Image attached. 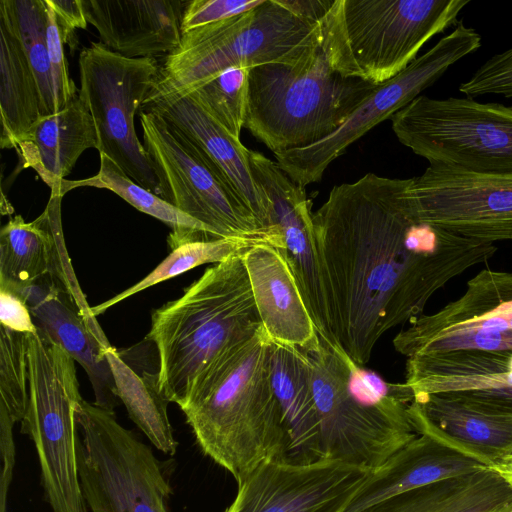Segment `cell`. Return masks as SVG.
<instances>
[{
	"label": "cell",
	"mask_w": 512,
	"mask_h": 512,
	"mask_svg": "<svg viewBox=\"0 0 512 512\" xmlns=\"http://www.w3.org/2000/svg\"><path fill=\"white\" fill-rule=\"evenodd\" d=\"M410 194L424 222L485 243L512 240V174L429 163Z\"/></svg>",
	"instance_id": "cell-15"
},
{
	"label": "cell",
	"mask_w": 512,
	"mask_h": 512,
	"mask_svg": "<svg viewBox=\"0 0 512 512\" xmlns=\"http://www.w3.org/2000/svg\"><path fill=\"white\" fill-rule=\"evenodd\" d=\"M393 345L407 358L455 350H512V272L481 270L462 296L409 321Z\"/></svg>",
	"instance_id": "cell-14"
},
{
	"label": "cell",
	"mask_w": 512,
	"mask_h": 512,
	"mask_svg": "<svg viewBox=\"0 0 512 512\" xmlns=\"http://www.w3.org/2000/svg\"><path fill=\"white\" fill-rule=\"evenodd\" d=\"M255 244L257 243L240 238H219L179 245L172 249L171 253L141 281L114 297L92 306L91 312L97 317L115 304L149 287L176 277L197 266L223 262Z\"/></svg>",
	"instance_id": "cell-33"
},
{
	"label": "cell",
	"mask_w": 512,
	"mask_h": 512,
	"mask_svg": "<svg viewBox=\"0 0 512 512\" xmlns=\"http://www.w3.org/2000/svg\"><path fill=\"white\" fill-rule=\"evenodd\" d=\"M0 325L25 334L38 330L23 299L5 289H0Z\"/></svg>",
	"instance_id": "cell-39"
},
{
	"label": "cell",
	"mask_w": 512,
	"mask_h": 512,
	"mask_svg": "<svg viewBox=\"0 0 512 512\" xmlns=\"http://www.w3.org/2000/svg\"><path fill=\"white\" fill-rule=\"evenodd\" d=\"M322 0H264L251 11L181 34L145 102L190 94L225 70L288 62L321 40Z\"/></svg>",
	"instance_id": "cell-4"
},
{
	"label": "cell",
	"mask_w": 512,
	"mask_h": 512,
	"mask_svg": "<svg viewBox=\"0 0 512 512\" xmlns=\"http://www.w3.org/2000/svg\"><path fill=\"white\" fill-rule=\"evenodd\" d=\"M417 435L372 471L341 512H360L396 495L487 466L477 455L418 430Z\"/></svg>",
	"instance_id": "cell-21"
},
{
	"label": "cell",
	"mask_w": 512,
	"mask_h": 512,
	"mask_svg": "<svg viewBox=\"0 0 512 512\" xmlns=\"http://www.w3.org/2000/svg\"><path fill=\"white\" fill-rule=\"evenodd\" d=\"M411 182L367 173L334 186L313 213L337 343L362 366L384 333L419 317L437 290L497 251L419 219Z\"/></svg>",
	"instance_id": "cell-1"
},
{
	"label": "cell",
	"mask_w": 512,
	"mask_h": 512,
	"mask_svg": "<svg viewBox=\"0 0 512 512\" xmlns=\"http://www.w3.org/2000/svg\"><path fill=\"white\" fill-rule=\"evenodd\" d=\"M0 113L2 149H14L42 117L36 79L18 39L0 24Z\"/></svg>",
	"instance_id": "cell-29"
},
{
	"label": "cell",
	"mask_w": 512,
	"mask_h": 512,
	"mask_svg": "<svg viewBox=\"0 0 512 512\" xmlns=\"http://www.w3.org/2000/svg\"><path fill=\"white\" fill-rule=\"evenodd\" d=\"M242 257L262 326L271 340L305 352L318 350L321 336L281 251L260 243Z\"/></svg>",
	"instance_id": "cell-22"
},
{
	"label": "cell",
	"mask_w": 512,
	"mask_h": 512,
	"mask_svg": "<svg viewBox=\"0 0 512 512\" xmlns=\"http://www.w3.org/2000/svg\"><path fill=\"white\" fill-rule=\"evenodd\" d=\"M481 47V35L461 20L432 48L393 78L380 83L332 134L312 145L274 153L277 165L298 185L318 182L332 161L380 122L408 105L453 64Z\"/></svg>",
	"instance_id": "cell-13"
},
{
	"label": "cell",
	"mask_w": 512,
	"mask_h": 512,
	"mask_svg": "<svg viewBox=\"0 0 512 512\" xmlns=\"http://www.w3.org/2000/svg\"><path fill=\"white\" fill-rule=\"evenodd\" d=\"M271 349L262 326L224 350L178 405L201 451L237 484L266 461H287L289 436L272 386Z\"/></svg>",
	"instance_id": "cell-2"
},
{
	"label": "cell",
	"mask_w": 512,
	"mask_h": 512,
	"mask_svg": "<svg viewBox=\"0 0 512 512\" xmlns=\"http://www.w3.org/2000/svg\"><path fill=\"white\" fill-rule=\"evenodd\" d=\"M264 0H191L185 3L181 34L253 10Z\"/></svg>",
	"instance_id": "cell-38"
},
{
	"label": "cell",
	"mask_w": 512,
	"mask_h": 512,
	"mask_svg": "<svg viewBox=\"0 0 512 512\" xmlns=\"http://www.w3.org/2000/svg\"><path fill=\"white\" fill-rule=\"evenodd\" d=\"M45 3L47 7V46L58 112L78 95L76 84L68 71V63L64 52V45L66 44L64 35L54 12L46 0Z\"/></svg>",
	"instance_id": "cell-37"
},
{
	"label": "cell",
	"mask_w": 512,
	"mask_h": 512,
	"mask_svg": "<svg viewBox=\"0 0 512 512\" xmlns=\"http://www.w3.org/2000/svg\"><path fill=\"white\" fill-rule=\"evenodd\" d=\"M249 70L245 66L231 67L190 93L213 119L237 139H240L245 125Z\"/></svg>",
	"instance_id": "cell-34"
},
{
	"label": "cell",
	"mask_w": 512,
	"mask_h": 512,
	"mask_svg": "<svg viewBox=\"0 0 512 512\" xmlns=\"http://www.w3.org/2000/svg\"><path fill=\"white\" fill-rule=\"evenodd\" d=\"M0 24L21 44L36 79L42 116L57 112L47 46L45 0H1Z\"/></svg>",
	"instance_id": "cell-32"
},
{
	"label": "cell",
	"mask_w": 512,
	"mask_h": 512,
	"mask_svg": "<svg viewBox=\"0 0 512 512\" xmlns=\"http://www.w3.org/2000/svg\"><path fill=\"white\" fill-rule=\"evenodd\" d=\"M11 292L26 303L37 329L63 347L84 368L93 386L95 404L113 410L117 396L104 354L112 345L102 328L86 317L64 284L53 275H47Z\"/></svg>",
	"instance_id": "cell-18"
},
{
	"label": "cell",
	"mask_w": 512,
	"mask_h": 512,
	"mask_svg": "<svg viewBox=\"0 0 512 512\" xmlns=\"http://www.w3.org/2000/svg\"><path fill=\"white\" fill-rule=\"evenodd\" d=\"M97 145L92 116L77 96L60 111L40 117L14 149L22 168H32L53 195L81 154Z\"/></svg>",
	"instance_id": "cell-25"
},
{
	"label": "cell",
	"mask_w": 512,
	"mask_h": 512,
	"mask_svg": "<svg viewBox=\"0 0 512 512\" xmlns=\"http://www.w3.org/2000/svg\"><path fill=\"white\" fill-rule=\"evenodd\" d=\"M470 0H332L320 19L336 70L383 83L404 70L435 35L456 25Z\"/></svg>",
	"instance_id": "cell-6"
},
{
	"label": "cell",
	"mask_w": 512,
	"mask_h": 512,
	"mask_svg": "<svg viewBox=\"0 0 512 512\" xmlns=\"http://www.w3.org/2000/svg\"><path fill=\"white\" fill-rule=\"evenodd\" d=\"M14 422L0 411V454H1V512H5L6 495L15 466Z\"/></svg>",
	"instance_id": "cell-41"
},
{
	"label": "cell",
	"mask_w": 512,
	"mask_h": 512,
	"mask_svg": "<svg viewBox=\"0 0 512 512\" xmlns=\"http://www.w3.org/2000/svg\"><path fill=\"white\" fill-rule=\"evenodd\" d=\"M182 0H82L108 49L129 58L169 54L180 42Z\"/></svg>",
	"instance_id": "cell-23"
},
{
	"label": "cell",
	"mask_w": 512,
	"mask_h": 512,
	"mask_svg": "<svg viewBox=\"0 0 512 512\" xmlns=\"http://www.w3.org/2000/svg\"><path fill=\"white\" fill-rule=\"evenodd\" d=\"M489 468L495 471L512 489V445L497 454Z\"/></svg>",
	"instance_id": "cell-42"
},
{
	"label": "cell",
	"mask_w": 512,
	"mask_h": 512,
	"mask_svg": "<svg viewBox=\"0 0 512 512\" xmlns=\"http://www.w3.org/2000/svg\"><path fill=\"white\" fill-rule=\"evenodd\" d=\"M143 110L164 118L216 166L260 226L282 245L272 204L253 177L247 149L213 119L190 95L160 98L143 104Z\"/></svg>",
	"instance_id": "cell-19"
},
{
	"label": "cell",
	"mask_w": 512,
	"mask_h": 512,
	"mask_svg": "<svg viewBox=\"0 0 512 512\" xmlns=\"http://www.w3.org/2000/svg\"><path fill=\"white\" fill-rule=\"evenodd\" d=\"M28 401L20 431L33 441L52 512H86L77 455L82 401L74 358L40 330L28 334Z\"/></svg>",
	"instance_id": "cell-7"
},
{
	"label": "cell",
	"mask_w": 512,
	"mask_h": 512,
	"mask_svg": "<svg viewBox=\"0 0 512 512\" xmlns=\"http://www.w3.org/2000/svg\"><path fill=\"white\" fill-rule=\"evenodd\" d=\"M27 336L0 325V411L14 423L23 419L28 401Z\"/></svg>",
	"instance_id": "cell-35"
},
{
	"label": "cell",
	"mask_w": 512,
	"mask_h": 512,
	"mask_svg": "<svg viewBox=\"0 0 512 512\" xmlns=\"http://www.w3.org/2000/svg\"><path fill=\"white\" fill-rule=\"evenodd\" d=\"M139 119L161 198L208 226L219 238L267 243L282 250L205 154L156 113L140 109Z\"/></svg>",
	"instance_id": "cell-10"
},
{
	"label": "cell",
	"mask_w": 512,
	"mask_h": 512,
	"mask_svg": "<svg viewBox=\"0 0 512 512\" xmlns=\"http://www.w3.org/2000/svg\"><path fill=\"white\" fill-rule=\"evenodd\" d=\"M408 413L415 432L430 431L477 455L488 467L512 445V414L487 410L449 393L417 395Z\"/></svg>",
	"instance_id": "cell-24"
},
{
	"label": "cell",
	"mask_w": 512,
	"mask_h": 512,
	"mask_svg": "<svg viewBox=\"0 0 512 512\" xmlns=\"http://www.w3.org/2000/svg\"><path fill=\"white\" fill-rule=\"evenodd\" d=\"M391 123L399 142L429 163L512 174V106L419 95Z\"/></svg>",
	"instance_id": "cell-9"
},
{
	"label": "cell",
	"mask_w": 512,
	"mask_h": 512,
	"mask_svg": "<svg viewBox=\"0 0 512 512\" xmlns=\"http://www.w3.org/2000/svg\"><path fill=\"white\" fill-rule=\"evenodd\" d=\"M509 498L488 469L445 479L374 504L360 512H507Z\"/></svg>",
	"instance_id": "cell-28"
},
{
	"label": "cell",
	"mask_w": 512,
	"mask_h": 512,
	"mask_svg": "<svg viewBox=\"0 0 512 512\" xmlns=\"http://www.w3.org/2000/svg\"><path fill=\"white\" fill-rule=\"evenodd\" d=\"M62 196L50 195L43 213L32 222L16 215L0 232V289L16 290L47 275L59 279L80 308L91 315L68 256L62 224Z\"/></svg>",
	"instance_id": "cell-20"
},
{
	"label": "cell",
	"mask_w": 512,
	"mask_h": 512,
	"mask_svg": "<svg viewBox=\"0 0 512 512\" xmlns=\"http://www.w3.org/2000/svg\"><path fill=\"white\" fill-rule=\"evenodd\" d=\"M78 96L88 108L99 154L109 157L137 184L161 197L151 159L137 136L134 120L159 70L154 57L129 58L91 42L79 56Z\"/></svg>",
	"instance_id": "cell-11"
},
{
	"label": "cell",
	"mask_w": 512,
	"mask_h": 512,
	"mask_svg": "<svg viewBox=\"0 0 512 512\" xmlns=\"http://www.w3.org/2000/svg\"><path fill=\"white\" fill-rule=\"evenodd\" d=\"M271 381L289 436L287 461L304 464L324 458L307 353L272 341Z\"/></svg>",
	"instance_id": "cell-26"
},
{
	"label": "cell",
	"mask_w": 512,
	"mask_h": 512,
	"mask_svg": "<svg viewBox=\"0 0 512 512\" xmlns=\"http://www.w3.org/2000/svg\"><path fill=\"white\" fill-rule=\"evenodd\" d=\"M459 91L471 98L487 94L512 98V46L486 60Z\"/></svg>",
	"instance_id": "cell-36"
},
{
	"label": "cell",
	"mask_w": 512,
	"mask_h": 512,
	"mask_svg": "<svg viewBox=\"0 0 512 512\" xmlns=\"http://www.w3.org/2000/svg\"><path fill=\"white\" fill-rule=\"evenodd\" d=\"M251 171L270 199L283 250L323 340L338 344L331 301L316 246L310 201L305 189L263 154L249 150Z\"/></svg>",
	"instance_id": "cell-17"
},
{
	"label": "cell",
	"mask_w": 512,
	"mask_h": 512,
	"mask_svg": "<svg viewBox=\"0 0 512 512\" xmlns=\"http://www.w3.org/2000/svg\"><path fill=\"white\" fill-rule=\"evenodd\" d=\"M104 354L113 377L116 396L125 406L130 419L155 448L173 456L178 442L168 417L169 401L158 388L157 373L139 375L113 346L106 349Z\"/></svg>",
	"instance_id": "cell-31"
},
{
	"label": "cell",
	"mask_w": 512,
	"mask_h": 512,
	"mask_svg": "<svg viewBox=\"0 0 512 512\" xmlns=\"http://www.w3.org/2000/svg\"><path fill=\"white\" fill-rule=\"evenodd\" d=\"M242 253L217 263L181 297L153 311L147 337L158 353L161 394L179 405L206 368L262 323Z\"/></svg>",
	"instance_id": "cell-3"
},
{
	"label": "cell",
	"mask_w": 512,
	"mask_h": 512,
	"mask_svg": "<svg viewBox=\"0 0 512 512\" xmlns=\"http://www.w3.org/2000/svg\"><path fill=\"white\" fill-rule=\"evenodd\" d=\"M321 341L318 350L306 353L324 458L374 471L416 437L409 405H372L352 396L344 384L340 345Z\"/></svg>",
	"instance_id": "cell-12"
},
{
	"label": "cell",
	"mask_w": 512,
	"mask_h": 512,
	"mask_svg": "<svg viewBox=\"0 0 512 512\" xmlns=\"http://www.w3.org/2000/svg\"><path fill=\"white\" fill-rule=\"evenodd\" d=\"M99 155L100 168L95 176L76 181L63 179L53 195L63 197L68 191L83 186L108 189L137 210L169 226L171 233L167 242L171 249L189 242L219 239L208 226L137 184L106 155Z\"/></svg>",
	"instance_id": "cell-30"
},
{
	"label": "cell",
	"mask_w": 512,
	"mask_h": 512,
	"mask_svg": "<svg viewBox=\"0 0 512 512\" xmlns=\"http://www.w3.org/2000/svg\"><path fill=\"white\" fill-rule=\"evenodd\" d=\"M76 421L79 479L91 512H168V470L150 446L124 428L113 410L84 399Z\"/></svg>",
	"instance_id": "cell-8"
},
{
	"label": "cell",
	"mask_w": 512,
	"mask_h": 512,
	"mask_svg": "<svg viewBox=\"0 0 512 512\" xmlns=\"http://www.w3.org/2000/svg\"><path fill=\"white\" fill-rule=\"evenodd\" d=\"M372 471L340 460H269L238 483L224 512H341Z\"/></svg>",
	"instance_id": "cell-16"
},
{
	"label": "cell",
	"mask_w": 512,
	"mask_h": 512,
	"mask_svg": "<svg viewBox=\"0 0 512 512\" xmlns=\"http://www.w3.org/2000/svg\"><path fill=\"white\" fill-rule=\"evenodd\" d=\"M377 85L336 70L321 35L294 60L250 68L244 127L273 154L306 147L336 131Z\"/></svg>",
	"instance_id": "cell-5"
},
{
	"label": "cell",
	"mask_w": 512,
	"mask_h": 512,
	"mask_svg": "<svg viewBox=\"0 0 512 512\" xmlns=\"http://www.w3.org/2000/svg\"><path fill=\"white\" fill-rule=\"evenodd\" d=\"M405 383L414 397L512 389V350H455L407 358Z\"/></svg>",
	"instance_id": "cell-27"
},
{
	"label": "cell",
	"mask_w": 512,
	"mask_h": 512,
	"mask_svg": "<svg viewBox=\"0 0 512 512\" xmlns=\"http://www.w3.org/2000/svg\"><path fill=\"white\" fill-rule=\"evenodd\" d=\"M46 2L56 16L66 44L74 49L75 29H86L88 25L82 0H46Z\"/></svg>",
	"instance_id": "cell-40"
}]
</instances>
